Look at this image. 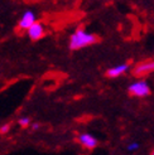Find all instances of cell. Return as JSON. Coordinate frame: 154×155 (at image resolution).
Here are the masks:
<instances>
[{
	"instance_id": "6da1fadb",
	"label": "cell",
	"mask_w": 154,
	"mask_h": 155,
	"mask_svg": "<svg viewBox=\"0 0 154 155\" xmlns=\"http://www.w3.org/2000/svg\"><path fill=\"white\" fill-rule=\"evenodd\" d=\"M96 42H97V37L95 34H91V33L86 32L85 29L80 28V29H77L70 38V49L77 51L83 47H87V45L94 44Z\"/></svg>"
},
{
	"instance_id": "7a4b0ae2",
	"label": "cell",
	"mask_w": 154,
	"mask_h": 155,
	"mask_svg": "<svg viewBox=\"0 0 154 155\" xmlns=\"http://www.w3.org/2000/svg\"><path fill=\"white\" fill-rule=\"evenodd\" d=\"M128 91L130 95L136 96V97H145V96H149L150 95V87L147 81H138L132 83L130 86L128 87Z\"/></svg>"
},
{
	"instance_id": "3957f363",
	"label": "cell",
	"mask_w": 154,
	"mask_h": 155,
	"mask_svg": "<svg viewBox=\"0 0 154 155\" xmlns=\"http://www.w3.org/2000/svg\"><path fill=\"white\" fill-rule=\"evenodd\" d=\"M152 72H154V61H152V59L142 61L133 68V74L135 77H143V76H147Z\"/></svg>"
},
{
	"instance_id": "277c9868",
	"label": "cell",
	"mask_w": 154,
	"mask_h": 155,
	"mask_svg": "<svg viewBox=\"0 0 154 155\" xmlns=\"http://www.w3.org/2000/svg\"><path fill=\"white\" fill-rule=\"evenodd\" d=\"M27 33H28V37H29L32 41H39L41 38L44 37L45 29H44V27H43L42 23H39V21L35 20L33 24L27 29Z\"/></svg>"
},
{
	"instance_id": "5b68a950",
	"label": "cell",
	"mask_w": 154,
	"mask_h": 155,
	"mask_svg": "<svg viewBox=\"0 0 154 155\" xmlns=\"http://www.w3.org/2000/svg\"><path fill=\"white\" fill-rule=\"evenodd\" d=\"M35 20H37V19H35V14H34L32 10H27L24 14L22 15V18H20V20H19V23H18V27H19V29H22V30H27Z\"/></svg>"
},
{
	"instance_id": "8992f818",
	"label": "cell",
	"mask_w": 154,
	"mask_h": 155,
	"mask_svg": "<svg viewBox=\"0 0 154 155\" xmlns=\"http://www.w3.org/2000/svg\"><path fill=\"white\" fill-rule=\"evenodd\" d=\"M79 143L83 146V148H86L89 150L95 149L96 146H97V140H96V139L92 136V135L86 134V133L79 135Z\"/></svg>"
},
{
	"instance_id": "52a82bcc",
	"label": "cell",
	"mask_w": 154,
	"mask_h": 155,
	"mask_svg": "<svg viewBox=\"0 0 154 155\" xmlns=\"http://www.w3.org/2000/svg\"><path fill=\"white\" fill-rule=\"evenodd\" d=\"M128 69H129V64L128 63L119 64V66H115V67H112L110 69H107L106 76L110 77V78H116V77H120L121 74H124Z\"/></svg>"
},
{
	"instance_id": "ba28073f",
	"label": "cell",
	"mask_w": 154,
	"mask_h": 155,
	"mask_svg": "<svg viewBox=\"0 0 154 155\" xmlns=\"http://www.w3.org/2000/svg\"><path fill=\"white\" fill-rule=\"evenodd\" d=\"M18 124H19L22 127H27V126L30 125V119L29 117H20L19 121H18Z\"/></svg>"
},
{
	"instance_id": "9c48e42d",
	"label": "cell",
	"mask_w": 154,
	"mask_h": 155,
	"mask_svg": "<svg viewBox=\"0 0 154 155\" xmlns=\"http://www.w3.org/2000/svg\"><path fill=\"white\" fill-rule=\"evenodd\" d=\"M128 151H136L138 149H139V144L138 143H130L128 146H126Z\"/></svg>"
},
{
	"instance_id": "30bf717a",
	"label": "cell",
	"mask_w": 154,
	"mask_h": 155,
	"mask_svg": "<svg viewBox=\"0 0 154 155\" xmlns=\"http://www.w3.org/2000/svg\"><path fill=\"white\" fill-rule=\"evenodd\" d=\"M10 130V124H4L3 126H0V134H6Z\"/></svg>"
},
{
	"instance_id": "8fae6325",
	"label": "cell",
	"mask_w": 154,
	"mask_h": 155,
	"mask_svg": "<svg viewBox=\"0 0 154 155\" xmlns=\"http://www.w3.org/2000/svg\"><path fill=\"white\" fill-rule=\"evenodd\" d=\"M39 127H41L39 124H33V125H32V130H38Z\"/></svg>"
},
{
	"instance_id": "7c38bea8",
	"label": "cell",
	"mask_w": 154,
	"mask_h": 155,
	"mask_svg": "<svg viewBox=\"0 0 154 155\" xmlns=\"http://www.w3.org/2000/svg\"><path fill=\"white\" fill-rule=\"evenodd\" d=\"M152 154H153V155H154V150H153V153H152Z\"/></svg>"
}]
</instances>
